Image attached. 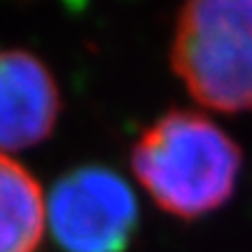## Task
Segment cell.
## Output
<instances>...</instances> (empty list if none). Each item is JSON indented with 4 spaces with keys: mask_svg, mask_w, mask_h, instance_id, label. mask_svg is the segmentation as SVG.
<instances>
[{
    "mask_svg": "<svg viewBox=\"0 0 252 252\" xmlns=\"http://www.w3.org/2000/svg\"><path fill=\"white\" fill-rule=\"evenodd\" d=\"M241 163L234 138L191 110L166 112L131 150V166L145 191L180 220H196L226 203Z\"/></svg>",
    "mask_w": 252,
    "mask_h": 252,
    "instance_id": "1",
    "label": "cell"
},
{
    "mask_svg": "<svg viewBox=\"0 0 252 252\" xmlns=\"http://www.w3.org/2000/svg\"><path fill=\"white\" fill-rule=\"evenodd\" d=\"M171 61L196 103L252 110V0H185Z\"/></svg>",
    "mask_w": 252,
    "mask_h": 252,
    "instance_id": "2",
    "label": "cell"
},
{
    "mask_svg": "<svg viewBox=\"0 0 252 252\" xmlns=\"http://www.w3.org/2000/svg\"><path fill=\"white\" fill-rule=\"evenodd\" d=\"M138 220L133 189L103 166L63 175L47 198V224L63 252H124Z\"/></svg>",
    "mask_w": 252,
    "mask_h": 252,
    "instance_id": "3",
    "label": "cell"
},
{
    "mask_svg": "<svg viewBox=\"0 0 252 252\" xmlns=\"http://www.w3.org/2000/svg\"><path fill=\"white\" fill-rule=\"evenodd\" d=\"M61 112L54 75L24 49H0V154L47 140Z\"/></svg>",
    "mask_w": 252,
    "mask_h": 252,
    "instance_id": "4",
    "label": "cell"
},
{
    "mask_svg": "<svg viewBox=\"0 0 252 252\" xmlns=\"http://www.w3.org/2000/svg\"><path fill=\"white\" fill-rule=\"evenodd\" d=\"M47 203L33 173L0 154V252H35L42 243Z\"/></svg>",
    "mask_w": 252,
    "mask_h": 252,
    "instance_id": "5",
    "label": "cell"
}]
</instances>
